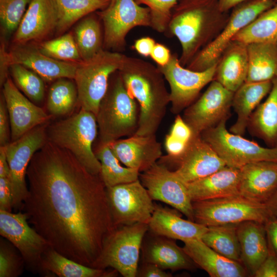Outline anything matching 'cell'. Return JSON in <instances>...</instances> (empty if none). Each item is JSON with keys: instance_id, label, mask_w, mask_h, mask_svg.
I'll list each match as a JSON object with an SVG mask.
<instances>
[{"instance_id": "obj_1", "label": "cell", "mask_w": 277, "mask_h": 277, "mask_svg": "<svg viewBox=\"0 0 277 277\" xmlns=\"http://www.w3.org/2000/svg\"><path fill=\"white\" fill-rule=\"evenodd\" d=\"M22 209L30 225L66 257L94 268L116 227L106 187L68 150L48 141L27 168Z\"/></svg>"}, {"instance_id": "obj_2", "label": "cell", "mask_w": 277, "mask_h": 277, "mask_svg": "<svg viewBox=\"0 0 277 277\" xmlns=\"http://www.w3.org/2000/svg\"><path fill=\"white\" fill-rule=\"evenodd\" d=\"M118 72L139 106L138 135L155 134L170 102L165 78L158 68L141 58L124 56Z\"/></svg>"}, {"instance_id": "obj_3", "label": "cell", "mask_w": 277, "mask_h": 277, "mask_svg": "<svg viewBox=\"0 0 277 277\" xmlns=\"http://www.w3.org/2000/svg\"><path fill=\"white\" fill-rule=\"evenodd\" d=\"M96 117L101 144H110L121 137L131 136L137 130L139 118L137 103L127 90L118 71L110 78Z\"/></svg>"}, {"instance_id": "obj_4", "label": "cell", "mask_w": 277, "mask_h": 277, "mask_svg": "<svg viewBox=\"0 0 277 277\" xmlns=\"http://www.w3.org/2000/svg\"><path fill=\"white\" fill-rule=\"evenodd\" d=\"M96 115L81 109L68 117L48 124V141L70 151L91 173L100 174L101 163L92 149L97 135Z\"/></svg>"}, {"instance_id": "obj_5", "label": "cell", "mask_w": 277, "mask_h": 277, "mask_svg": "<svg viewBox=\"0 0 277 277\" xmlns=\"http://www.w3.org/2000/svg\"><path fill=\"white\" fill-rule=\"evenodd\" d=\"M124 56L103 49L93 57L78 63L73 80L81 109L96 115L110 78L121 68Z\"/></svg>"}, {"instance_id": "obj_6", "label": "cell", "mask_w": 277, "mask_h": 277, "mask_svg": "<svg viewBox=\"0 0 277 277\" xmlns=\"http://www.w3.org/2000/svg\"><path fill=\"white\" fill-rule=\"evenodd\" d=\"M148 225L117 226L106 241L94 268H111L124 277H136L143 239Z\"/></svg>"}, {"instance_id": "obj_7", "label": "cell", "mask_w": 277, "mask_h": 277, "mask_svg": "<svg viewBox=\"0 0 277 277\" xmlns=\"http://www.w3.org/2000/svg\"><path fill=\"white\" fill-rule=\"evenodd\" d=\"M194 222L206 227L254 221L263 224L271 216L266 204L241 195L192 202Z\"/></svg>"}, {"instance_id": "obj_8", "label": "cell", "mask_w": 277, "mask_h": 277, "mask_svg": "<svg viewBox=\"0 0 277 277\" xmlns=\"http://www.w3.org/2000/svg\"><path fill=\"white\" fill-rule=\"evenodd\" d=\"M217 8V0H181L174 8L168 29L181 44L182 65L194 56L203 41L207 19Z\"/></svg>"}, {"instance_id": "obj_9", "label": "cell", "mask_w": 277, "mask_h": 277, "mask_svg": "<svg viewBox=\"0 0 277 277\" xmlns=\"http://www.w3.org/2000/svg\"><path fill=\"white\" fill-rule=\"evenodd\" d=\"M226 122L224 120L201 134L226 166L240 169L255 162H277V147H264L254 141L230 132L226 128Z\"/></svg>"}, {"instance_id": "obj_10", "label": "cell", "mask_w": 277, "mask_h": 277, "mask_svg": "<svg viewBox=\"0 0 277 277\" xmlns=\"http://www.w3.org/2000/svg\"><path fill=\"white\" fill-rule=\"evenodd\" d=\"M48 124L34 128L18 139L10 142L5 146L9 168L13 208L15 211L22 209L28 193L26 176L29 164L34 153L48 141Z\"/></svg>"}, {"instance_id": "obj_11", "label": "cell", "mask_w": 277, "mask_h": 277, "mask_svg": "<svg viewBox=\"0 0 277 277\" xmlns=\"http://www.w3.org/2000/svg\"><path fill=\"white\" fill-rule=\"evenodd\" d=\"M104 26L103 48L122 50L128 32L137 26L151 27L150 11L135 0H111L98 12Z\"/></svg>"}, {"instance_id": "obj_12", "label": "cell", "mask_w": 277, "mask_h": 277, "mask_svg": "<svg viewBox=\"0 0 277 277\" xmlns=\"http://www.w3.org/2000/svg\"><path fill=\"white\" fill-rule=\"evenodd\" d=\"M274 5L273 0H248L235 6L223 31L191 60L188 68L202 71L217 64L221 55L236 34Z\"/></svg>"}, {"instance_id": "obj_13", "label": "cell", "mask_w": 277, "mask_h": 277, "mask_svg": "<svg viewBox=\"0 0 277 277\" xmlns=\"http://www.w3.org/2000/svg\"><path fill=\"white\" fill-rule=\"evenodd\" d=\"M108 202L115 227L148 224L155 204L140 179L106 188Z\"/></svg>"}, {"instance_id": "obj_14", "label": "cell", "mask_w": 277, "mask_h": 277, "mask_svg": "<svg viewBox=\"0 0 277 277\" xmlns=\"http://www.w3.org/2000/svg\"><path fill=\"white\" fill-rule=\"evenodd\" d=\"M0 58L2 83L8 77L9 67L14 64L22 65L37 73L44 81L50 82L61 78L73 80L79 63L55 60L43 54L37 47L27 44L16 45L8 52L2 44Z\"/></svg>"}, {"instance_id": "obj_15", "label": "cell", "mask_w": 277, "mask_h": 277, "mask_svg": "<svg viewBox=\"0 0 277 277\" xmlns=\"http://www.w3.org/2000/svg\"><path fill=\"white\" fill-rule=\"evenodd\" d=\"M157 67L170 87L171 111L177 115L192 104L201 90L212 81L217 64L204 71H193L184 68L174 54L166 65Z\"/></svg>"}, {"instance_id": "obj_16", "label": "cell", "mask_w": 277, "mask_h": 277, "mask_svg": "<svg viewBox=\"0 0 277 277\" xmlns=\"http://www.w3.org/2000/svg\"><path fill=\"white\" fill-rule=\"evenodd\" d=\"M234 93L216 80L195 102L186 108L182 117L192 134L201 135L230 117Z\"/></svg>"}, {"instance_id": "obj_17", "label": "cell", "mask_w": 277, "mask_h": 277, "mask_svg": "<svg viewBox=\"0 0 277 277\" xmlns=\"http://www.w3.org/2000/svg\"><path fill=\"white\" fill-rule=\"evenodd\" d=\"M0 234L19 251L31 270L41 272L43 255L51 247L30 226L24 212L14 213L0 210Z\"/></svg>"}, {"instance_id": "obj_18", "label": "cell", "mask_w": 277, "mask_h": 277, "mask_svg": "<svg viewBox=\"0 0 277 277\" xmlns=\"http://www.w3.org/2000/svg\"><path fill=\"white\" fill-rule=\"evenodd\" d=\"M139 179L153 201L165 203L194 221L192 202L186 184L173 170L157 162L141 172Z\"/></svg>"}, {"instance_id": "obj_19", "label": "cell", "mask_w": 277, "mask_h": 277, "mask_svg": "<svg viewBox=\"0 0 277 277\" xmlns=\"http://www.w3.org/2000/svg\"><path fill=\"white\" fill-rule=\"evenodd\" d=\"M157 162L166 166L175 164L176 168L173 171L185 183L206 177L226 166L201 135L193 134L181 154L175 157L162 156Z\"/></svg>"}, {"instance_id": "obj_20", "label": "cell", "mask_w": 277, "mask_h": 277, "mask_svg": "<svg viewBox=\"0 0 277 277\" xmlns=\"http://www.w3.org/2000/svg\"><path fill=\"white\" fill-rule=\"evenodd\" d=\"M3 87L10 121L11 142L38 126L48 123L52 116L24 96L11 78L8 77Z\"/></svg>"}, {"instance_id": "obj_21", "label": "cell", "mask_w": 277, "mask_h": 277, "mask_svg": "<svg viewBox=\"0 0 277 277\" xmlns=\"http://www.w3.org/2000/svg\"><path fill=\"white\" fill-rule=\"evenodd\" d=\"M58 22L53 0H31L15 32L13 42L16 45H24L43 40L56 31Z\"/></svg>"}, {"instance_id": "obj_22", "label": "cell", "mask_w": 277, "mask_h": 277, "mask_svg": "<svg viewBox=\"0 0 277 277\" xmlns=\"http://www.w3.org/2000/svg\"><path fill=\"white\" fill-rule=\"evenodd\" d=\"M121 163L125 166L143 172L152 167L162 156L161 144L155 134H135L109 144Z\"/></svg>"}, {"instance_id": "obj_23", "label": "cell", "mask_w": 277, "mask_h": 277, "mask_svg": "<svg viewBox=\"0 0 277 277\" xmlns=\"http://www.w3.org/2000/svg\"><path fill=\"white\" fill-rule=\"evenodd\" d=\"M240 169L239 194L266 204L277 190V162H252Z\"/></svg>"}, {"instance_id": "obj_24", "label": "cell", "mask_w": 277, "mask_h": 277, "mask_svg": "<svg viewBox=\"0 0 277 277\" xmlns=\"http://www.w3.org/2000/svg\"><path fill=\"white\" fill-rule=\"evenodd\" d=\"M149 233V235L146 234L144 236L141 247L143 262L154 264L172 272L192 271L197 267L174 240Z\"/></svg>"}, {"instance_id": "obj_25", "label": "cell", "mask_w": 277, "mask_h": 277, "mask_svg": "<svg viewBox=\"0 0 277 277\" xmlns=\"http://www.w3.org/2000/svg\"><path fill=\"white\" fill-rule=\"evenodd\" d=\"M177 210L155 204V208L148 224V231L182 242L201 239L208 227L181 217Z\"/></svg>"}, {"instance_id": "obj_26", "label": "cell", "mask_w": 277, "mask_h": 277, "mask_svg": "<svg viewBox=\"0 0 277 277\" xmlns=\"http://www.w3.org/2000/svg\"><path fill=\"white\" fill-rule=\"evenodd\" d=\"M184 250L197 267L204 270L211 277H244L248 273L241 263L219 254L201 239L183 242Z\"/></svg>"}, {"instance_id": "obj_27", "label": "cell", "mask_w": 277, "mask_h": 277, "mask_svg": "<svg viewBox=\"0 0 277 277\" xmlns=\"http://www.w3.org/2000/svg\"><path fill=\"white\" fill-rule=\"evenodd\" d=\"M240 169L225 166L203 178L186 183L192 202L239 195Z\"/></svg>"}, {"instance_id": "obj_28", "label": "cell", "mask_w": 277, "mask_h": 277, "mask_svg": "<svg viewBox=\"0 0 277 277\" xmlns=\"http://www.w3.org/2000/svg\"><path fill=\"white\" fill-rule=\"evenodd\" d=\"M241 263L250 276L254 275L269 252L264 224L248 221L238 224Z\"/></svg>"}, {"instance_id": "obj_29", "label": "cell", "mask_w": 277, "mask_h": 277, "mask_svg": "<svg viewBox=\"0 0 277 277\" xmlns=\"http://www.w3.org/2000/svg\"><path fill=\"white\" fill-rule=\"evenodd\" d=\"M272 81L245 82L234 93L232 107L236 113L235 123L229 131L243 136L247 129L250 116L262 100L269 93Z\"/></svg>"}, {"instance_id": "obj_30", "label": "cell", "mask_w": 277, "mask_h": 277, "mask_svg": "<svg viewBox=\"0 0 277 277\" xmlns=\"http://www.w3.org/2000/svg\"><path fill=\"white\" fill-rule=\"evenodd\" d=\"M265 101L256 107L249 118L250 134L262 140L269 147H277V77Z\"/></svg>"}, {"instance_id": "obj_31", "label": "cell", "mask_w": 277, "mask_h": 277, "mask_svg": "<svg viewBox=\"0 0 277 277\" xmlns=\"http://www.w3.org/2000/svg\"><path fill=\"white\" fill-rule=\"evenodd\" d=\"M233 42L217 66L215 76L216 81L235 92L246 82L248 60L247 45Z\"/></svg>"}, {"instance_id": "obj_32", "label": "cell", "mask_w": 277, "mask_h": 277, "mask_svg": "<svg viewBox=\"0 0 277 277\" xmlns=\"http://www.w3.org/2000/svg\"><path fill=\"white\" fill-rule=\"evenodd\" d=\"M41 272L54 274L60 277H115L119 274L113 269H99L83 265L51 247L43 255Z\"/></svg>"}, {"instance_id": "obj_33", "label": "cell", "mask_w": 277, "mask_h": 277, "mask_svg": "<svg viewBox=\"0 0 277 277\" xmlns=\"http://www.w3.org/2000/svg\"><path fill=\"white\" fill-rule=\"evenodd\" d=\"M248 69L245 82L272 81L277 77V44L247 45Z\"/></svg>"}, {"instance_id": "obj_34", "label": "cell", "mask_w": 277, "mask_h": 277, "mask_svg": "<svg viewBox=\"0 0 277 277\" xmlns=\"http://www.w3.org/2000/svg\"><path fill=\"white\" fill-rule=\"evenodd\" d=\"M94 152L101 163L100 175L106 188L139 179L140 171L136 169L122 166L109 144L99 143Z\"/></svg>"}, {"instance_id": "obj_35", "label": "cell", "mask_w": 277, "mask_h": 277, "mask_svg": "<svg viewBox=\"0 0 277 277\" xmlns=\"http://www.w3.org/2000/svg\"><path fill=\"white\" fill-rule=\"evenodd\" d=\"M232 42L245 45L256 43L277 44V4L240 30Z\"/></svg>"}, {"instance_id": "obj_36", "label": "cell", "mask_w": 277, "mask_h": 277, "mask_svg": "<svg viewBox=\"0 0 277 277\" xmlns=\"http://www.w3.org/2000/svg\"><path fill=\"white\" fill-rule=\"evenodd\" d=\"M238 224L207 227L208 229L201 240L222 255L241 263L240 246L236 231Z\"/></svg>"}, {"instance_id": "obj_37", "label": "cell", "mask_w": 277, "mask_h": 277, "mask_svg": "<svg viewBox=\"0 0 277 277\" xmlns=\"http://www.w3.org/2000/svg\"><path fill=\"white\" fill-rule=\"evenodd\" d=\"M58 17L57 34L64 32L80 19L105 9L111 0H53Z\"/></svg>"}, {"instance_id": "obj_38", "label": "cell", "mask_w": 277, "mask_h": 277, "mask_svg": "<svg viewBox=\"0 0 277 277\" xmlns=\"http://www.w3.org/2000/svg\"><path fill=\"white\" fill-rule=\"evenodd\" d=\"M73 36L82 61L89 60L104 49L100 24L94 16L82 19L74 29Z\"/></svg>"}, {"instance_id": "obj_39", "label": "cell", "mask_w": 277, "mask_h": 277, "mask_svg": "<svg viewBox=\"0 0 277 277\" xmlns=\"http://www.w3.org/2000/svg\"><path fill=\"white\" fill-rule=\"evenodd\" d=\"M77 103V90L72 79H57L50 87L46 106L52 116L69 114L73 111Z\"/></svg>"}, {"instance_id": "obj_40", "label": "cell", "mask_w": 277, "mask_h": 277, "mask_svg": "<svg viewBox=\"0 0 277 277\" xmlns=\"http://www.w3.org/2000/svg\"><path fill=\"white\" fill-rule=\"evenodd\" d=\"M9 69L16 87L33 102H41L45 96L44 80L37 73L18 64L11 65Z\"/></svg>"}, {"instance_id": "obj_41", "label": "cell", "mask_w": 277, "mask_h": 277, "mask_svg": "<svg viewBox=\"0 0 277 277\" xmlns=\"http://www.w3.org/2000/svg\"><path fill=\"white\" fill-rule=\"evenodd\" d=\"M37 47L43 54L58 61L75 63L83 61L74 36L70 33L42 42Z\"/></svg>"}, {"instance_id": "obj_42", "label": "cell", "mask_w": 277, "mask_h": 277, "mask_svg": "<svg viewBox=\"0 0 277 277\" xmlns=\"http://www.w3.org/2000/svg\"><path fill=\"white\" fill-rule=\"evenodd\" d=\"M31 0H0L2 35L9 37L20 24Z\"/></svg>"}, {"instance_id": "obj_43", "label": "cell", "mask_w": 277, "mask_h": 277, "mask_svg": "<svg viewBox=\"0 0 277 277\" xmlns=\"http://www.w3.org/2000/svg\"><path fill=\"white\" fill-rule=\"evenodd\" d=\"M179 0H135L149 9L151 28L162 33L167 31L172 11Z\"/></svg>"}, {"instance_id": "obj_44", "label": "cell", "mask_w": 277, "mask_h": 277, "mask_svg": "<svg viewBox=\"0 0 277 277\" xmlns=\"http://www.w3.org/2000/svg\"><path fill=\"white\" fill-rule=\"evenodd\" d=\"M12 245L1 239L0 277H16L23 272L24 260Z\"/></svg>"}, {"instance_id": "obj_45", "label": "cell", "mask_w": 277, "mask_h": 277, "mask_svg": "<svg viewBox=\"0 0 277 277\" xmlns=\"http://www.w3.org/2000/svg\"><path fill=\"white\" fill-rule=\"evenodd\" d=\"M10 121L3 94L0 100V146H5L11 142Z\"/></svg>"}, {"instance_id": "obj_46", "label": "cell", "mask_w": 277, "mask_h": 277, "mask_svg": "<svg viewBox=\"0 0 277 277\" xmlns=\"http://www.w3.org/2000/svg\"><path fill=\"white\" fill-rule=\"evenodd\" d=\"M255 277H277V256L269 249L265 259L256 271Z\"/></svg>"}, {"instance_id": "obj_47", "label": "cell", "mask_w": 277, "mask_h": 277, "mask_svg": "<svg viewBox=\"0 0 277 277\" xmlns=\"http://www.w3.org/2000/svg\"><path fill=\"white\" fill-rule=\"evenodd\" d=\"M13 199L9 176L0 177V210L11 212Z\"/></svg>"}, {"instance_id": "obj_48", "label": "cell", "mask_w": 277, "mask_h": 277, "mask_svg": "<svg viewBox=\"0 0 277 277\" xmlns=\"http://www.w3.org/2000/svg\"><path fill=\"white\" fill-rule=\"evenodd\" d=\"M169 134L180 140L187 143L192 135V132L183 117L180 114H177Z\"/></svg>"}, {"instance_id": "obj_49", "label": "cell", "mask_w": 277, "mask_h": 277, "mask_svg": "<svg viewBox=\"0 0 277 277\" xmlns=\"http://www.w3.org/2000/svg\"><path fill=\"white\" fill-rule=\"evenodd\" d=\"M136 276L171 277L172 275L170 272L154 264L143 262V264L138 267Z\"/></svg>"}, {"instance_id": "obj_50", "label": "cell", "mask_w": 277, "mask_h": 277, "mask_svg": "<svg viewBox=\"0 0 277 277\" xmlns=\"http://www.w3.org/2000/svg\"><path fill=\"white\" fill-rule=\"evenodd\" d=\"M264 226L269 249L277 256V218L271 216Z\"/></svg>"}, {"instance_id": "obj_51", "label": "cell", "mask_w": 277, "mask_h": 277, "mask_svg": "<svg viewBox=\"0 0 277 277\" xmlns=\"http://www.w3.org/2000/svg\"><path fill=\"white\" fill-rule=\"evenodd\" d=\"M187 143L173 137L170 134L166 135L165 147L168 155L172 157L180 155L184 151Z\"/></svg>"}, {"instance_id": "obj_52", "label": "cell", "mask_w": 277, "mask_h": 277, "mask_svg": "<svg viewBox=\"0 0 277 277\" xmlns=\"http://www.w3.org/2000/svg\"><path fill=\"white\" fill-rule=\"evenodd\" d=\"M171 55L170 50L166 46L155 43L150 56L157 66H163L169 62Z\"/></svg>"}, {"instance_id": "obj_53", "label": "cell", "mask_w": 277, "mask_h": 277, "mask_svg": "<svg viewBox=\"0 0 277 277\" xmlns=\"http://www.w3.org/2000/svg\"><path fill=\"white\" fill-rule=\"evenodd\" d=\"M155 41L150 37H143L136 39L133 44V49L140 55L148 57L155 44Z\"/></svg>"}, {"instance_id": "obj_54", "label": "cell", "mask_w": 277, "mask_h": 277, "mask_svg": "<svg viewBox=\"0 0 277 277\" xmlns=\"http://www.w3.org/2000/svg\"><path fill=\"white\" fill-rule=\"evenodd\" d=\"M9 176V168L7 161L5 146H0V177Z\"/></svg>"}, {"instance_id": "obj_55", "label": "cell", "mask_w": 277, "mask_h": 277, "mask_svg": "<svg viewBox=\"0 0 277 277\" xmlns=\"http://www.w3.org/2000/svg\"><path fill=\"white\" fill-rule=\"evenodd\" d=\"M248 0H217L218 8L221 12H224Z\"/></svg>"}, {"instance_id": "obj_56", "label": "cell", "mask_w": 277, "mask_h": 277, "mask_svg": "<svg viewBox=\"0 0 277 277\" xmlns=\"http://www.w3.org/2000/svg\"><path fill=\"white\" fill-rule=\"evenodd\" d=\"M271 216L277 218V190L266 203Z\"/></svg>"}, {"instance_id": "obj_57", "label": "cell", "mask_w": 277, "mask_h": 277, "mask_svg": "<svg viewBox=\"0 0 277 277\" xmlns=\"http://www.w3.org/2000/svg\"><path fill=\"white\" fill-rule=\"evenodd\" d=\"M188 2H203V1H207L209 0H185Z\"/></svg>"}]
</instances>
